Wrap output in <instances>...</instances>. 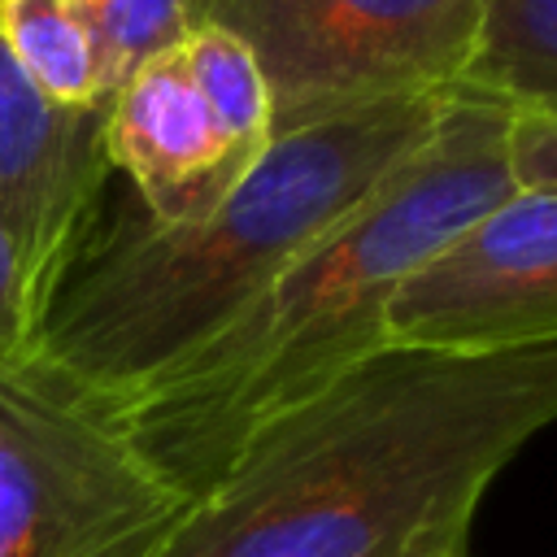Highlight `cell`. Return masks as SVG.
Returning <instances> with one entry per match:
<instances>
[{
  "label": "cell",
  "mask_w": 557,
  "mask_h": 557,
  "mask_svg": "<svg viewBox=\"0 0 557 557\" xmlns=\"http://www.w3.org/2000/svg\"><path fill=\"white\" fill-rule=\"evenodd\" d=\"M557 422V344H383L261 422L148 557H466L492 479Z\"/></svg>",
  "instance_id": "1"
},
{
  "label": "cell",
  "mask_w": 557,
  "mask_h": 557,
  "mask_svg": "<svg viewBox=\"0 0 557 557\" xmlns=\"http://www.w3.org/2000/svg\"><path fill=\"white\" fill-rule=\"evenodd\" d=\"M509 126V109L453 91L431 139L339 226L183 366L113 409L135 448L183 500L261 422L387 344V309L400 283L518 187Z\"/></svg>",
  "instance_id": "2"
},
{
  "label": "cell",
  "mask_w": 557,
  "mask_h": 557,
  "mask_svg": "<svg viewBox=\"0 0 557 557\" xmlns=\"http://www.w3.org/2000/svg\"><path fill=\"white\" fill-rule=\"evenodd\" d=\"M448 96L379 100L274 135L200 218L122 213L61 274L35 352L109 409L139 396L418 152Z\"/></svg>",
  "instance_id": "3"
},
{
  "label": "cell",
  "mask_w": 557,
  "mask_h": 557,
  "mask_svg": "<svg viewBox=\"0 0 557 557\" xmlns=\"http://www.w3.org/2000/svg\"><path fill=\"white\" fill-rule=\"evenodd\" d=\"M183 505L100 396L0 357V557H148Z\"/></svg>",
  "instance_id": "4"
},
{
  "label": "cell",
  "mask_w": 557,
  "mask_h": 557,
  "mask_svg": "<svg viewBox=\"0 0 557 557\" xmlns=\"http://www.w3.org/2000/svg\"><path fill=\"white\" fill-rule=\"evenodd\" d=\"M191 26L231 30L257 61L274 135L379 100L448 96L483 0H187Z\"/></svg>",
  "instance_id": "5"
},
{
  "label": "cell",
  "mask_w": 557,
  "mask_h": 557,
  "mask_svg": "<svg viewBox=\"0 0 557 557\" xmlns=\"http://www.w3.org/2000/svg\"><path fill=\"white\" fill-rule=\"evenodd\" d=\"M387 344L509 352L557 344V187H513L392 296Z\"/></svg>",
  "instance_id": "6"
},
{
  "label": "cell",
  "mask_w": 557,
  "mask_h": 557,
  "mask_svg": "<svg viewBox=\"0 0 557 557\" xmlns=\"http://www.w3.org/2000/svg\"><path fill=\"white\" fill-rule=\"evenodd\" d=\"M104 109L57 104L0 35V235L35 309V331L61 274L96 235L109 174Z\"/></svg>",
  "instance_id": "7"
},
{
  "label": "cell",
  "mask_w": 557,
  "mask_h": 557,
  "mask_svg": "<svg viewBox=\"0 0 557 557\" xmlns=\"http://www.w3.org/2000/svg\"><path fill=\"white\" fill-rule=\"evenodd\" d=\"M104 152L109 170L135 183L152 222L200 218L257 161L226 139L178 48L139 65L109 96Z\"/></svg>",
  "instance_id": "8"
},
{
  "label": "cell",
  "mask_w": 557,
  "mask_h": 557,
  "mask_svg": "<svg viewBox=\"0 0 557 557\" xmlns=\"http://www.w3.org/2000/svg\"><path fill=\"white\" fill-rule=\"evenodd\" d=\"M453 91L557 122V0H483L474 52Z\"/></svg>",
  "instance_id": "9"
},
{
  "label": "cell",
  "mask_w": 557,
  "mask_h": 557,
  "mask_svg": "<svg viewBox=\"0 0 557 557\" xmlns=\"http://www.w3.org/2000/svg\"><path fill=\"white\" fill-rule=\"evenodd\" d=\"M0 35L35 87L57 104H109L78 0H0Z\"/></svg>",
  "instance_id": "10"
},
{
  "label": "cell",
  "mask_w": 557,
  "mask_h": 557,
  "mask_svg": "<svg viewBox=\"0 0 557 557\" xmlns=\"http://www.w3.org/2000/svg\"><path fill=\"white\" fill-rule=\"evenodd\" d=\"M205 104L244 157H261L274 139V109L252 52L222 26H191L178 44Z\"/></svg>",
  "instance_id": "11"
},
{
  "label": "cell",
  "mask_w": 557,
  "mask_h": 557,
  "mask_svg": "<svg viewBox=\"0 0 557 557\" xmlns=\"http://www.w3.org/2000/svg\"><path fill=\"white\" fill-rule=\"evenodd\" d=\"M96 61H100V87L104 100L148 61L178 48L191 30L187 0H78Z\"/></svg>",
  "instance_id": "12"
},
{
  "label": "cell",
  "mask_w": 557,
  "mask_h": 557,
  "mask_svg": "<svg viewBox=\"0 0 557 557\" xmlns=\"http://www.w3.org/2000/svg\"><path fill=\"white\" fill-rule=\"evenodd\" d=\"M509 161L522 187H557V122L553 117H513Z\"/></svg>",
  "instance_id": "13"
},
{
  "label": "cell",
  "mask_w": 557,
  "mask_h": 557,
  "mask_svg": "<svg viewBox=\"0 0 557 557\" xmlns=\"http://www.w3.org/2000/svg\"><path fill=\"white\" fill-rule=\"evenodd\" d=\"M35 352V309L26 300L17 261L0 235V357Z\"/></svg>",
  "instance_id": "14"
}]
</instances>
